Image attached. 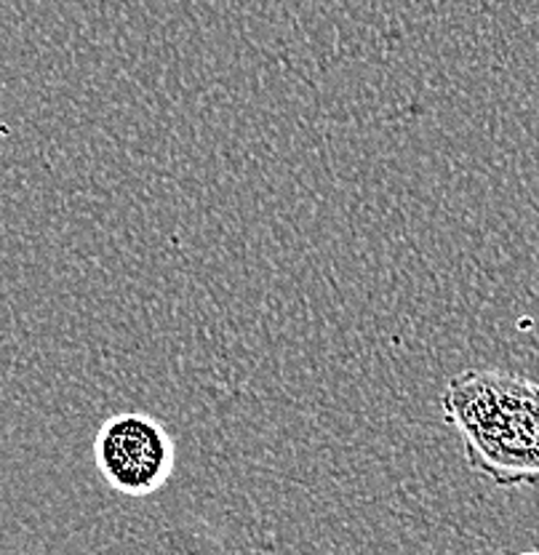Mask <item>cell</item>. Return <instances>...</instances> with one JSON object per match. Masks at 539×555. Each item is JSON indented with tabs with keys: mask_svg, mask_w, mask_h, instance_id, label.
<instances>
[{
	"mask_svg": "<svg viewBox=\"0 0 539 555\" xmlns=\"http://www.w3.org/2000/svg\"><path fill=\"white\" fill-rule=\"evenodd\" d=\"M467 467L500 489L539 486V382L497 369H465L440 396Z\"/></svg>",
	"mask_w": 539,
	"mask_h": 555,
	"instance_id": "1",
	"label": "cell"
},
{
	"mask_svg": "<svg viewBox=\"0 0 539 555\" xmlns=\"http://www.w3.org/2000/svg\"><path fill=\"white\" fill-rule=\"evenodd\" d=\"M94 465L118 494L150 496L174 476L177 447L161 420L144 412H120L97 430Z\"/></svg>",
	"mask_w": 539,
	"mask_h": 555,
	"instance_id": "2",
	"label": "cell"
},
{
	"mask_svg": "<svg viewBox=\"0 0 539 555\" xmlns=\"http://www.w3.org/2000/svg\"><path fill=\"white\" fill-rule=\"evenodd\" d=\"M515 555H539L537 551H526V553H515Z\"/></svg>",
	"mask_w": 539,
	"mask_h": 555,
	"instance_id": "3",
	"label": "cell"
}]
</instances>
